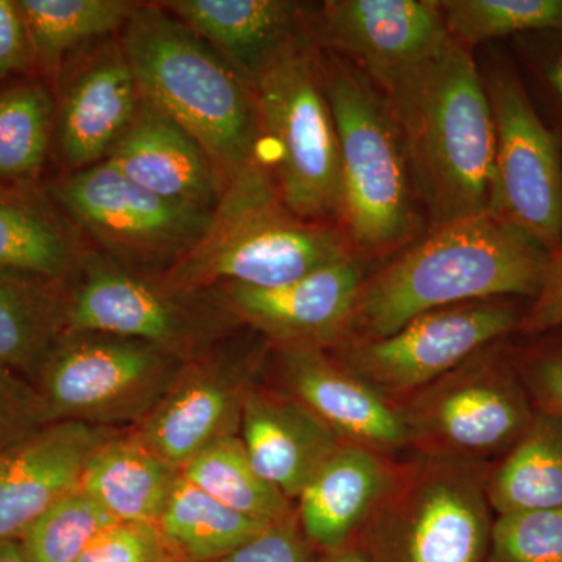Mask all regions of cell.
I'll use <instances>...</instances> for the list:
<instances>
[{
  "mask_svg": "<svg viewBox=\"0 0 562 562\" xmlns=\"http://www.w3.org/2000/svg\"><path fill=\"white\" fill-rule=\"evenodd\" d=\"M431 227L490 213L494 120L473 50L453 38L380 85Z\"/></svg>",
  "mask_w": 562,
  "mask_h": 562,
  "instance_id": "1",
  "label": "cell"
},
{
  "mask_svg": "<svg viewBox=\"0 0 562 562\" xmlns=\"http://www.w3.org/2000/svg\"><path fill=\"white\" fill-rule=\"evenodd\" d=\"M547 261L549 251L491 213L428 228L368 276L347 341L384 338L446 306L505 295L535 297Z\"/></svg>",
  "mask_w": 562,
  "mask_h": 562,
  "instance_id": "2",
  "label": "cell"
},
{
  "mask_svg": "<svg viewBox=\"0 0 562 562\" xmlns=\"http://www.w3.org/2000/svg\"><path fill=\"white\" fill-rule=\"evenodd\" d=\"M140 95L205 151L221 195L257 160V90L160 2H140L120 33Z\"/></svg>",
  "mask_w": 562,
  "mask_h": 562,
  "instance_id": "3",
  "label": "cell"
},
{
  "mask_svg": "<svg viewBox=\"0 0 562 562\" xmlns=\"http://www.w3.org/2000/svg\"><path fill=\"white\" fill-rule=\"evenodd\" d=\"M355 255L339 224L303 220L284 203L260 154L221 195L198 246L162 273L191 291L277 288Z\"/></svg>",
  "mask_w": 562,
  "mask_h": 562,
  "instance_id": "4",
  "label": "cell"
},
{
  "mask_svg": "<svg viewBox=\"0 0 562 562\" xmlns=\"http://www.w3.org/2000/svg\"><path fill=\"white\" fill-rule=\"evenodd\" d=\"M339 146V227L362 260L398 254L424 221L386 95L357 65L319 49Z\"/></svg>",
  "mask_w": 562,
  "mask_h": 562,
  "instance_id": "5",
  "label": "cell"
},
{
  "mask_svg": "<svg viewBox=\"0 0 562 562\" xmlns=\"http://www.w3.org/2000/svg\"><path fill=\"white\" fill-rule=\"evenodd\" d=\"M492 524L479 462L422 454L394 469L355 543L371 562H487Z\"/></svg>",
  "mask_w": 562,
  "mask_h": 562,
  "instance_id": "6",
  "label": "cell"
},
{
  "mask_svg": "<svg viewBox=\"0 0 562 562\" xmlns=\"http://www.w3.org/2000/svg\"><path fill=\"white\" fill-rule=\"evenodd\" d=\"M239 328L209 291L184 290L162 272L122 265L91 246L66 288L65 331L139 339L183 361Z\"/></svg>",
  "mask_w": 562,
  "mask_h": 562,
  "instance_id": "7",
  "label": "cell"
},
{
  "mask_svg": "<svg viewBox=\"0 0 562 562\" xmlns=\"http://www.w3.org/2000/svg\"><path fill=\"white\" fill-rule=\"evenodd\" d=\"M188 361L149 342L99 331H63L32 383L49 424L138 425Z\"/></svg>",
  "mask_w": 562,
  "mask_h": 562,
  "instance_id": "8",
  "label": "cell"
},
{
  "mask_svg": "<svg viewBox=\"0 0 562 562\" xmlns=\"http://www.w3.org/2000/svg\"><path fill=\"white\" fill-rule=\"evenodd\" d=\"M262 160L297 216L338 224V133L319 68V47H303L255 85Z\"/></svg>",
  "mask_w": 562,
  "mask_h": 562,
  "instance_id": "9",
  "label": "cell"
},
{
  "mask_svg": "<svg viewBox=\"0 0 562 562\" xmlns=\"http://www.w3.org/2000/svg\"><path fill=\"white\" fill-rule=\"evenodd\" d=\"M46 188L92 249L151 272L183 260L213 216L144 190L109 160L61 173Z\"/></svg>",
  "mask_w": 562,
  "mask_h": 562,
  "instance_id": "10",
  "label": "cell"
},
{
  "mask_svg": "<svg viewBox=\"0 0 562 562\" xmlns=\"http://www.w3.org/2000/svg\"><path fill=\"white\" fill-rule=\"evenodd\" d=\"M480 69L494 120L490 213L552 251L562 243V140L512 58L492 55Z\"/></svg>",
  "mask_w": 562,
  "mask_h": 562,
  "instance_id": "11",
  "label": "cell"
},
{
  "mask_svg": "<svg viewBox=\"0 0 562 562\" xmlns=\"http://www.w3.org/2000/svg\"><path fill=\"white\" fill-rule=\"evenodd\" d=\"M271 344L239 328L183 366L154 409L131 430L177 471L210 443L239 435L244 403L265 375Z\"/></svg>",
  "mask_w": 562,
  "mask_h": 562,
  "instance_id": "12",
  "label": "cell"
},
{
  "mask_svg": "<svg viewBox=\"0 0 562 562\" xmlns=\"http://www.w3.org/2000/svg\"><path fill=\"white\" fill-rule=\"evenodd\" d=\"M520 319L495 299L460 303L420 314L384 338L346 341L335 357L387 398L413 397L519 328Z\"/></svg>",
  "mask_w": 562,
  "mask_h": 562,
  "instance_id": "13",
  "label": "cell"
},
{
  "mask_svg": "<svg viewBox=\"0 0 562 562\" xmlns=\"http://www.w3.org/2000/svg\"><path fill=\"white\" fill-rule=\"evenodd\" d=\"M491 346L402 406L409 446L422 454L479 462L527 428L522 397Z\"/></svg>",
  "mask_w": 562,
  "mask_h": 562,
  "instance_id": "14",
  "label": "cell"
},
{
  "mask_svg": "<svg viewBox=\"0 0 562 562\" xmlns=\"http://www.w3.org/2000/svg\"><path fill=\"white\" fill-rule=\"evenodd\" d=\"M54 151L61 173L105 161L143 101L120 35L74 54L54 85Z\"/></svg>",
  "mask_w": 562,
  "mask_h": 562,
  "instance_id": "15",
  "label": "cell"
},
{
  "mask_svg": "<svg viewBox=\"0 0 562 562\" xmlns=\"http://www.w3.org/2000/svg\"><path fill=\"white\" fill-rule=\"evenodd\" d=\"M366 260L355 255L277 288L221 284L206 290L241 327L272 347L335 349L347 341L364 281Z\"/></svg>",
  "mask_w": 562,
  "mask_h": 562,
  "instance_id": "16",
  "label": "cell"
},
{
  "mask_svg": "<svg viewBox=\"0 0 562 562\" xmlns=\"http://www.w3.org/2000/svg\"><path fill=\"white\" fill-rule=\"evenodd\" d=\"M262 380L305 406L344 442L379 453L409 446L401 406L327 350L271 346Z\"/></svg>",
  "mask_w": 562,
  "mask_h": 562,
  "instance_id": "17",
  "label": "cell"
},
{
  "mask_svg": "<svg viewBox=\"0 0 562 562\" xmlns=\"http://www.w3.org/2000/svg\"><path fill=\"white\" fill-rule=\"evenodd\" d=\"M314 38L380 87L428 60L452 36L438 0H327L317 7Z\"/></svg>",
  "mask_w": 562,
  "mask_h": 562,
  "instance_id": "18",
  "label": "cell"
},
{
  "mask_svg": "<svg viewBox=\"0 0 562 562\" xmlns=\"http://www.w3.org/2000/svg\"><path fill=\"white\" fill-rule=\"evenodd\" d=\"M160 3L220 52L254 87L292 52L316 46L317 5L314 3L295 0H168Z\"/></svg>",
  "mask_w": 562,
  "mask_h": 562,
  "instance_id": "19",
  "label": "cell"
},
{
  "mask_svg": "<svg viewBox=\"0 0 562 562\" xmlns=\"http://www.w3.org/2000/svg\"><path fill=\"white\" fill-rule=\"evenodd\" d=\"M121 428L55 422L0 453V542L21 536L79 486L91 453Z\"/></svg>",
  "mask_w": 562,
  "mask_h": 562,
  "instance_id": "20",
  "label": "cell"
},
{
  "mask_svg": "<svg viewBox=\"0 0 562 562\" xmlns=\"http://www.w3.org/2000/svg\"><path fill=\"white\" fill-rule=\"evenodd\" d=\"M239 438L258 475L292 502L344 442L305 406L262 379L247 394Z\"/></svg>",
  "mask_w": 562,
  "mask_h": 562,
  "instance_id": "21",
  "label": "cell"
},
{
  "mask_svg": "<svg viewBox=\"0 0 562 562\" xmlns=\"http://www.w3.org/2000/svg\"><path fill=\"white\" fill-rule=\"evenodd\" d=\"M394 469L382 453L342 442L299 495L297 519L317 557L357 541L390 487Z\"/></svg>",
  "mask_w": 562,
  "mask_h": 562,
  "instance_id": "22",
  "label": "cell"
},
{
  "mask_svg": "<svg viewBox=\"0 0 562 562\" xmlns=\"http://www.w3.org/2000/svg\"><path fill=\"white\" fill-rule=\"evenodd\" d=\"M106 160L168 201L209 213L220 203L216 177L198 140L146 99Z\"/></svg>",
  "mask_w": 562,
  "mask_h": 562,
  "instance_id": "23",
  "label": "cell"
},
{
  "mask_svg": "<svg viewBox=\"0 0 562 562\" xmlns=\"http://www.w3.org/2000/svg\"><path fill=\"white\" fill-rule=\"evenodd\" d=\"M88 249L46 184L0 180V271L69 284Z\"/></svg>",
  "mask_w": 562,
  "mask_h": 562,
  "instance_id": "24",
  "label": "cell"
},
{
  "mask_svg": "<svg viewBox=\"0 0 562 562\" xmlns=\"http://www.w3.org/2000/svg\"><path fill=\"white\" fill-rule=\"evenodd\" d=\"M179 475L131 428H121L88 458L79 487L117 522L158 524Z\"/></svg>",
  "mask_w": 562,
  "mask_h": 562,
  "instance_id": "25",
  "label": "cell"
},
{
  "mask_svg": "<svg viewBox=\"0 0 562 562\" xmlns=\"http://www.w3.org/2000/svg\"><path fill=\"white\" fill-rule=\"evenodd\" d=\"M35 74L54 88L63 66L95 41L120 35L140 2L128 0H16Z\"/></svg>",
  "mask_w": 562,
  "mask_h": 562,
  "instance_id": "26",
  "label": "cell"
},
{
  "mask_svg": "<svg viewBox=\"0 0 562 562\" xmlns=\"http://www.w3.org/2000/svg\"><path fill=\"white\" fill-rule=\"evenodd\" d=\"M68 284L0 271V366L32 382L65 331Z\"/></svg>",
  "mask_w": 562,
  "mask_h": 562,
  "instance_id": "27",
  "label": "cell"
},
{
  "mask_svg": "<svg viewBox=\"0 0 562 562\" xmlns=\"http://www.w3.org/2000/svg\"><path fill=\"white\" fill-rule=\"evenodd\" d=\"M491 508L502 514L562 508V419L532 422L487 483Z\"/></svg>",
  "mask_w": 562,
  "mask_h": 562,
  "instance_id": "28",
  "label": "cell"
},
{
  "mask_svg": "<svg viewBox=\"0 0 562 562\" xmlns=\"http://www.w3.org/2000/svg\"><path fill=\"white\" fill-rule=\"evenodd\" d=\"M158 525L188 561L217 562L271 524L228 508L180 473Z\"/></svg>",
  "mask_w": 562,
  "mask_h": 562,
  "instance_id": "29",
  "label": "cell"
},
{
  "mask_svg": "<svg viewBox=\"0 0 562 562\" xmlns=\"http://www.w3.org/2000/svg\"><path fill=\"white\" fill-rule=\"evenodd\" d=\"M55 138L54 88L40 77L0 90V180L40 181Z\"/></svg>",
  "mask_w": 562,
  "mask_h": 562,
  "instance_id": "30",
  "label": "cell"
},
{
  "mask_svg": "<svg viewBox=\"0 0 562 562\" xmlns=\"http://www.w3.org/2000/svg\"><path fill=\"white\" fill-rule=\"evenodd\" d=\"M180 473L228 508L261 522H281L297 513L286 495L255 471L239 435L210 443Z\"/></svg>",
  "mask_w": 562,
  "mask_h": 562,
  "instance_id": "31",
  "label": "cell"
},
{
  "mask_svg": "<svg viewBox=\"0 0 562 562\" xmlns=\"http://www.w3.org/2000/svg\"><path fill=\"white\" fill-rule=\"evenodd\" d=\"M450 36L473 47L494 40L562 31V0H438Z\"/></svg>",
  "mask_w": 562,
  "mask_h": 562,
  "instance_id": "32",
  "label": "cell"
},
{
  "mask_svg": "<svg viewBox=\"0 0 562 562\" xmlns=\"http://www.w3.org/2000/svg\"><path fill=\"white\" fill-rule=\"evenodd\" d=\"M117 520L79 486L58 498L21 536L29 562H77Z\"/></svg>",
  "mask_w": 562,
  "mask_h": 562,
  "instance_id": "33",
  "label": "cell"
},
{
  "mask_svg": "<svg viewBox=\"0 0 562 562\" xmlns=\"http://www.w3.org/2000/svg\"><path fill=\"white\" fill-rule=\"evenodd\" d=\"M487 562H562V508L498 516Z\"/></svg>",
  "mask_w": 562,
  "mask_h": 562,
  "instance_id": "34",
  "label": "cell"
},
{
  "mask_svg": "<svg viewBox=\"0 0 562 562\" xmlns=\"http://www.w3.org/2000/svg\"><path fill=\"white\" fill-rule=\"evenodd\" d=\"M77 562H190L160 525L117 522L94 539Z\"/></svg>",
  "mask_w": 562,
  "mask_h": 562,
  "instance_id": "35",
  "label": "cell"
},
{
  "mask_svg": "<svg viewBox=\"0 0 562 562\" xmlns=\"http://www.w3.org/2000/svg\"><path fill=\"white\" fill-rule=\"evenodd\" d=\"M517 69L525 83L546 103L562 140V31L531 33L514 38Z\"/></svg>",
  "mask_w": 562,
  "mask_h": 562,
  "instance_id": "36",
  "label": "cell"
},
{
  "mask_svg": "<svg viewBox=\"0 0 562 562\" xmlns=\"http://www.w3.org/2000/svg\"><path fill=\"white\" fill-rule=\"evenodd\" d=\"M49 425L27 379L0 366V453Z\"/></svg>",
  "mask_w": 562,
  "mask_h": 562,
  "instance_id": "37",
  "label": "cell"
},
{
  "mask_svg": "<svg viewBox=\"0 0 562 562\" xmlns=\"http://www.w3.org/2000/svg\"><path fill=\"white\" fill-rule=\"evenodd\" d=\"M217 562H317V554L306 541L295 513L290 519L269 525Z\"/></svg>",
  "mask_w": 562,
  "mask_h": 562,
  "instance_id": "38",
  "label": "cell"
},
{
  "mask_svg": "<svg viewBox=\"0 0 562 562\" xmlns=\"http://www.w3.org/2000/svg\"><path fill=\"white\" fill-rule=\"evenodd\" d=\"M558 327H562V243L549 251L541 288L519 324L527 335H539Z\"/></svg>",
  "mask_w": 562,
  "mask_h": 562,
  "instance_id": "39",
  "label": "cell"
},
{
  "mask_svg": "<svg viewBox=\"0 0 562 562\" xmlns=\"http://www.w3.org/2000/svg\"><path fill=\"white\" fill-rule=\"evenodd\" d=\"M35 74V58L16 0H0V80Z\"/></svg>",
  "mask_w": 562,
  "mask_h": 562,
  "instance_id": "40",
  "label": "cell"
},
{
  "mask_svg": "<svg viewBox=\"0 0 562 562\" xmlns=\"http://www.w3.org/2000/svg\"><path fill=\"white\" fill-rule=\"evenodd\" d=\"M531 375L542 401L562 419V355L539 358L532 364Z\"/></svg>",
  "mask_w": 562,
  "mask_h": 562,
  "instance_id": "41",
  "label": "cell"
},
{
  "mask_svg": "<svg viewBox=\"0 0 562 562\" xmlns=\"http://www.w3.org/2000/svg\"><path fill=\"white\" fill-rule=\"evenodd\" d=\"M317 562H371L368 554L362 552L357 543H350V546L344 547L338 552L321 554L317 557Z\"/></svg>",
  "mask_w": 562,
  "mask_h": 562,
  "instance_id": "42",
  "label": "cell"
},
{
  "mask_svg": "<svg viewBox=\"0 0 562 562\" xmlns=\"http://www.w3.org/2000/svg\"><path fill=\"white\" fill-rule=\"evenodd\" d=\"M0 562H29L22 552L20 541L0 542Z\"/></svg>",
  "mask_w": 562,
  "mask_h": 562,
  "instance_id": "43",
  "label": "cell"
}]
</instances>
